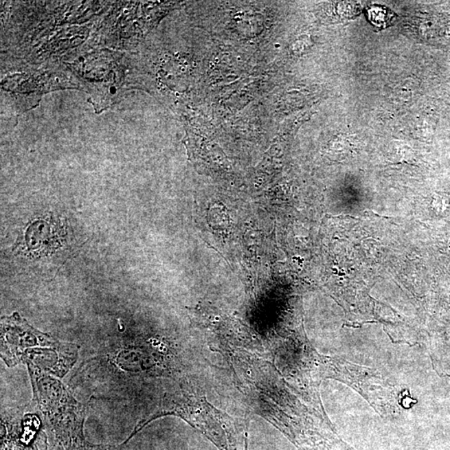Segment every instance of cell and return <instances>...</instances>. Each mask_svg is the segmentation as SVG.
Segmentation results:
<instances>
[{"label":"cell","instance_id":"obj_4","mask_svg":"<svg viewBox=\"0 0 450 450\" xmlns=\"http://www.w3.org/2000/svg\"><path fill=\"white\" fill-rule=\"evenodd\" d=\"M394 14L381 6H372L369 10V16L374 25L385 28L393 21Z\"/></svg>","mask_w":450,"mask_h":450},{"label":"cell","instance_id":"obj_2","mask_svg":"<svg viewBox=\"0 0 450 450\" xmlns=\"http://www.w3.org/2000/svg\"><path fill=\"white\" fill-rule=\"evenodd\" d=\"M1 358L10 367L32 363L45 373L62 378L76 362L78 348L35 330L14 314L2 318Z\"/></svg>","mask_w":450,"mask_h":450},{"label":"cell","instance_id":"obj_1","mask_svg":"<svg viewBox=\"0 0 450 450\" xmlns=\"http://www.w3.org/2000/svg\"><path fill=\"white\" fill-rule=\"evenodd\" d=\"M34 401L40 409L53 450H116L85 439V408L60 381L34 365H29Z\"/></svg>","mask_w":450,"mask_h":450},{"label":"cell","instance_id":"obj_3","mask_svg":"<svg viewBox=\"0 0 450 450\" xmlns=\"http://www.w3.org/2000/svg\"><path fill=\"white\" fill-rule=\"evenodd\" d=\"M38 414L1 420V450H38L37 440L44 421Z\"/></svg>","mask_w":450,"mask_h":450}]
</instances>
